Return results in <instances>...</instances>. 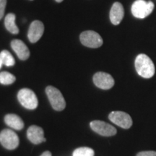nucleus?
Here are the masks:
<instances>
[{"mask_svg":"<svg viewBox=\"0 0 156 156\" xmlns=\"http://www.w3.org/2000/svg\"><path fill=\"white\" fill-rule=\"evenodd\" d=\"M134 64L136 73L142 77L149 79L155 74V69L153 62L146 54H139L136 56Z\"/></svg>","mask_w":156,"mask_h":156,"instance_id":"f257e3e1","label":"nucleus"},{"mask_svg":"<svg viewBox=\"0 0 156 156\" xmlns=\"http://www.w3.org/2000/svg\"><path fill=\"white\" fill-rule=\"evenodd\" d=\"M154 9V4L152 2L144 0H136L132 5V13L136 18L144 19L152 13Z\"/></svg>","mask_w":156,"mask_h":156,"instance_id":"f03ea898","label":"nucleus"},{"mask_svg":"<svg viewBox=\"0 0 156 156\" xmlns=\"http://www.w3.org/2000/svg\"><path fill=\"white\" fill-rule=\"evenodd\" d=\"M46 93L51 105L54 110L59 112L65 108V100L62 93L57 88L53 86H48L46 88Z\"/></svg>","mask_w":156,"mask_h":156,"instance_id":"7ed1b4c3","label":"nucleus"},{"mask_svg":"<svg viewBox=\"0 0 156 156\" xmlns=\"http://www.w3.org/2000/svg\"><path fill=\"white\" fill-rule=\"evenodd\" d=\"M19 102L25 108L34 110L38 106V98L34 91L30 89H21L17 94Z\"/></svg>","mask_w":156,"mask_h":156,"instance_id":"20e7f679","label":"nucleus"},{"mask_svg":"<svg viewBox=\"0 0 156 156\" xmlns=\"http://www.w3.org/2000/svg\"><path fill=\"white\" fill-rule=\"evenodd\" d=\"M80 39L82 44L89 48H99L103 43L100 35L93 30L84 31L80 34Z\"/></svg>","mask_w":156,"mask_h":156,"instance_id":"39448f33","label":"nucleus"},{"mask_svg":"<svg viewBox=\"0 0 156 156\" xmlns=\"http://www.w3.org/2000/svg\"><path fill=\"white\" fill-rule=\"evenodd\" d=\"M0 142L7 150H14L19 145V138L14 132L6 129L0 133Z\"/></svg>","mask_w":156,"mask_h":156,"instance_id":"423d86ee","label":"nucleus"},{"mask_svg":"<svg viewBox=\"0 0 156 156\" xmlns=\"http://www.w3.org/2000/svg\"><path fill=\"white\" fill-rule=\"evenodd\" d=\"M111 122L123 129H129L132 125V119L128 114L123 112H112L109 114Z\"/></svg>","mask_w":156,"mask_h":156,"instance_id":"0eeeda50","label":"nucleus"},{"mask_svg":"<svg viewBox=\"0 0 156 156\" xmlns=\"http://www.w3.org/2000/svg\"><path fill=\"white\" fill-rule=\"evenodd\" d=\"M90 127L95 132L104 136H114L116 134V128L102 121L95 120L90 124Z\"/></svg>","mask_w":156,"mask_h":156,"instance_id":"6e6552de","label":"nucleus"},{"mask_svg":"<svg viewBox=\"0 0 156 156\" xmlns=\"http://www.w3.org/2000/svg\"><path fill=\"white\" fill-rule=\"evenodd\" d=\"M93 83L99 88L108 90L114 85V80L109 74L99 72L93 76Z\"/></svg>","mask_w":156,"mask_h":156,"instance_id":"1a4fd4ad","label":"nucleus"},{"mask_svg":"<svg viewBox=\"0 0 156 156\" xmlns=\"http://www.w3.org/2000/svg\"><path fill=\"white\" fill-rule=\"evenodd\" d=\"M44 32V25L42 22L35 20L31 23L28 30V37L31 43H36L40 40Z\"/></svg>","mask_w":156,"mask_h":156,"instance_id":"9d476101","label":"nucleus"},{"mask_svg":"<svg viewBox=\"0 0 156 156\" xmlns=\"http://www.w3.org/2000/svg\"><path fill=\"white\" fill-rule=\"evenodd\" d=\"M27 136L32 143L36 144V145L46 141L44 130L38 126L34 125L30 126L27 132Z\"/></svg>","mask_w":156,"mask_h":156,"instance_id":"9b49d317","label":"nucleus"},{"mask_svg":"<svg viewBox=\"0 0 156 156\" xmlns=\"http://www.w3.org/2000/svg\"><path fill=\"white\" fill-rule=\"evenodd\" d=\"M11 46L20 59L26 60L30 56V51L26 45L21 40L19 39L13 40L11 42Z\"/></svg>","mask_w":156,"mask_h":156,"instance_id":"f8f14e48","label":"nucleus"},{"mask_svg":"<svg viewBox=\"0 0 156 156\" xmlns=\"http://www.w3.org/2000/svg\"><path fill=\"white\" fill-rule=\"evenodd\" d=\"M124 15V7L119 2H115L112 5L110 11V20L112 24L115 25H119L122 22Z\"/></svg>","mask_w":156,"mask_h":156,"instance_id":"ddd939ff","label":"nucleus"},{"mask_svg":"<svg viewBox=\"0 0 156 156\" xmlns=\"http://www.w3.org/2000/svg\"><path fill=\"white\" fill-rule=\"evenodd\" d=\"M5 122L9 127L16 130H20L24 127L22 119L16 114H7L5 117Z\"/></svg>","mask_w":156,"mask_h":156,"instance_id":"4468645a","label":"nucleus"},{"mask_svg":"<svg viewBox=\"0 0 156 156\" xmlns=\"http://www.w3.org/2000/svg\"><path fill=\"white\" fill-rule=\"evenodd\" d=\"M16 16L13 13H9L5 17V25L7 30L12 34H17L19 33V28L15 23Z\"/></svg>","mask_w":156,"mask_h":156,"instance_id":"2eb2a0df","label":"nucleus"},{"mask_svg":"<svg viewBox=\"0 0 156 156\" xmlns=\"http://www.w3.org/2000/svg\"><path fill=\"white\" fill-rule=\"evenodd\" d=\"M0 60L4 65L7 67H12L15 64V61L12 55L7 50L2 51L0 53Z\"/></svg>","mask_w":156,"mask_h":156,"instance_id":"dca6fc26","label":"nucleus"},{"mask_svg":"<svg viewBox=\"0 0 156 156\" xmlns=\"http://www.w3.org/2000/svg\"><path fill=\"white\" fill-rule=\"evenodd\" d=\"M16 80L12 74L7 73V72H2L0 73V83L2 85H11Z\"/></svg>","mask_w":156,"mask_h":156,"instance_id":"f3484780","label":"nucleus"},{"mask_svg":"<svg viewBox=\"0 0 156 156\" xmlns=\"http://www.w3.org/2000/svg\"><path fill=\"white\" fill-rule=\"evenodd\" d=\"M73 156H94V151L90 147H79L73 152Z\"/></svg>","mask_w":156,"mask_h":156,"instance_id":"a211bd4d","label":"nucleus"},{"mask_svg":"<svg viewBox=\"0 0 156 156\" xmlns=\"http://www.w3.org/2000/svg\"><path fill=\"white\" fill-rule=\"evenodd\" d=\"M6 5H7V0H0V20L2 18L5 14Z\"/></svg>","mask_w":156,"mask_h":156,"instance_id":"6ab92c4d","label":"nucleus"},{"mask_svg":"<svg viewBox=\"0 0 156 156\" xmlns=\"http://www.w3.org/2000/svg\"><path fill=\"white\" fill-rule=\"evenodd\" d=\"M136 156H156L155 151H142L137 153Z\"/></svg>","mask_w":156,"mask_h":156,"instance_id":"aec40b11","label":"nucleus"},{"mask_svg":"<svg viewBox=\"0 0 156 156\" xmlns=\"http://www.w3.org/2000/svg\"><path fill=\"white\" fill-rule=\"evenodd\" d=\"M41 156H51V153L49 151H46L43 153Z\"/></svg>","mask_w":156,"mask_h":156,"instance_id":"412c9836","label":"nucleus"},{"mask_svg":"<svg viewBox=\"0 0 156 156\" xmlns=\"http://www.w3.org/2000/svg\"><path fill=\"white\" fill-rule=\"evenodd\" d=\"M55 1L57 2H63V0H55Z\"/></svg>","mask_w":156,"mask_h":156,"instance_id":"4be33fe9","label":"nucleus"},{"mask_svg":"<svg viewBox=\"0 0 156 156\" xmlns=\"http://www.w3.org/2000/svg\"><path fill=\"white\" fill-rule=\"evenodd\" d=\"M2 65H3L2 62V61H1V60H0V68H1V67H2Z\"/></svg>","mask_w":156,"mask_h":156,"instance_id":"5701e85b","label":"nucleus"}]
</instances>
